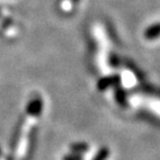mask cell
Returning a JSON list of instances; mask_svg holds the SVG:
<instances>
[{
	"label": "cell",
	"instance_id": "6da1fadb",
	"mask_svg": "<svg viewBox=\"0 0 160 160\" xmlns=\"http://www.w3.org/2000/svg\"><path fill=\"white\" fill-rule=\"evenodd\" d=\"M159 34V24H154L150 26L146 31V38L149 40H154L158 37Z\"/></svg>",
	"mask_w": 160,
	"mask_h": 160
},
{
	"label": "cell",
	"instance_id": "7a4b0ae2",
	"mask_svg": "<svg viewBox=\"0 0 160 160\" xmlns=\"http://www.w3.org/2000/svg\"><path fill=\"white\" fill-rule=\"evenodd\" d=\"M108 155H109V151H108V149H106V148L101 149L94 160H106Z\"/></svg>",
	"mask_w": 160,
	"mask_h": 160
}]
</instances>
